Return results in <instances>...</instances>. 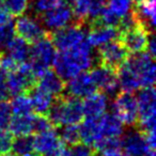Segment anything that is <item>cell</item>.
<instances>
[{"mask_svg":"<svg viewBox=\"0 0 156 156\" xmlns=\"http://www.w3.org/2000/svg\"><path fill=\"white\" fill-rule=\"evenodd\" d=\"M23 156H42V155L40 153H37V152L31 151V152H29V153L25 154V155H23Z\"/></svg>","mask_w":156,"mask_h":156,"instance_id":"obj_42","label":"cell"},{"mask_svg":"<svg viewBox=\"0 0 156 156\" xmlns=\"http://www.w3.org/2000/svg\"><path fill=\"white\" fill-rule=\"evenodd\" d=\"M7 75L1 67H0V102L1 101H8L10 98V92L7 86Z\"/></svg>","mask_w":156,"mask_h":156,"instance_id":"obj_39","label":"cell"},{"mask_svg":"<svg viewBox=\"0 0 156 156\" xmlns=\"http://www.w3.org/2000/svg\"><path fill=\"white\" fill-rule=\"evenodd\" d=\"M64 1H66V0H33L32 9L33 12L40 16L41 14L49 11L52 8L61 5Z\"/></svg>","mask_w":156,"mask_h":156,"instance_id":"obj_32","label":"cell"},{"mask_svg":"<svg viewBox=\"0 0 156 156\" xmlns=\"http://www.w3.org/2000/svg\"><path fill=\"white\" fill-rule=\"evenodd\" d=\"M113 113L128 126L136 125L138 120V105L134 92L121 91L115 95L112 104Z\"/></svg>","mask_w":156,"mask_h":156,"instance_id":"obj_6","label":"cell"},{"mask_svg":"<svg viewBox=\"0 0 156 156\" xmlns=\"http://www.w3.org/2000/svg\"><path fill=\"white\" fill-rule=\"evenodd\" d=\"M138 105V120L136 125L142 133L155 132L156 93L153 87L140 88L136 96Z\"/></svg>","mask_w":156,"mask_h":156,"instance_id":"obj_3","label":"cell"},{"mask_svg":"<svg viewBox=\"0 0 156 156\" xmlns=\"http://www.w3.org/2000/svg\"><path fill=\"white\" fill-rule=\"evenodd\" d=\"M0 156H16V155H15V154H13L11 151H10V152H8V153L2 154V155H0Z\"/></svg>","mask_w":156,"mask_h":156,"instance_id":"obj_44","label":"cell"},{"mask_svg":"<svg viewBox=\"0 0 156 156\" xmlns=\"http://www.w3.org/2000/svg\"><path fill=\"white\" fill-rule=\"evenodd\" d=\"M90 75L96 88L106 94L108 98H113L118 93L117 91L119 89V85H118L117 71L115 69L100 63L91 69Z\"/></svg>","mask_w":156,"mask_h":156,"instance_id":"obj_8","label":"cell"},{"mask_svg":"<svg viewBox=\"0 0 156 156\" xmlns=\"http://www.w3.org/2000/svg\"><path fill=\"white\" fill-rule=\"evenodd\" d=\"M62 156H72V155H71V153H69V147H65V150H64V152H63Z\"/></svg>","mask_w":156,"mask_h":156,"instance_id":"obj_43","label":"cell"},{"mask_svg":"<svg viewBox=\"0 0 156 156\" xmlns=\"http://www.w3.org/2000/svg\"><path fill=\"white\" fill-rule=\"evenodd\" d=\"M12 136L33 134V115H14L8 126Z\"/></svg>","mask_w":156,"mask_h":156,"instance_id":"obj_21","label":"cell"},{"mask_svg":"<svg viewBox=\"0 0 156 156\" xmlns=\"http://www.w3.org/2000/svg\"><path fill=\"white\" fill-rule=\"evenodd\" d=\"M107 5V0H89V17L91 22L98 20L101 12L105 9Z\"/></svg>","mask_w":156,"mask_h":156,"instance_id":"obj_36","label":"cell"},{"mask_svg":"<svg viewBox=\"0 0 156 156\" xmlns=\"http://www.w3.org/2000/svg\"><path fill=\"white\" fill-rule=\"evenodd\" d=\"M56 52V47L50 39L49 32L44 37L32 44L30 47L29 63L33 74L37 77V80L40 76L49 69Z\"/></svg>","mask_w":156,"mask_h":156,"instance_id":"obj_2","label":"cell"},{"mask_svg":"<svg viewBox=\"0 0 156 156\" xmlns=\"http://www.w3.org/2000/svg\"><path fill=\"white\" fill-rule=\"evenodd\" d=\"M69 5L73 12L75 24L83 26L89 17V0H69Z\"/></svg>","mask_w":156,"mask_h":156,"instance_id":"obj_25","label":"cell"},{"mask_svg":"<svg viewBox=\"0 0 156 156\" xmlns=\"http://www.w3.org/2000/svg\"><path fill=\"white\" fill-rule=\"evenodd\" d=\"M33 151V136L24 135V136H14L12 139L11 152L16 156H23L29 152Z\"/></svg>","mask_w":156,"mask_h":156,"instance_id":"obj_27","label":"cell"},{"mask_svg":"<svg viewBox=\"0 0 156 156\" xmlns=\"http://www.w3.org/2000/svg\"><path fill=\"white\" fill-rule=\"evenodd\" d=\"M1 3L11 16H20L28 10L30 0H2Z\"/></svg>","mask_w":156,"mask_h":156,"instance_id":"obj_29","label":"cell"},{"mask_svg":"<svg viewBox=\"0 0 156 156\" xmlns=\"http://www.w3.org/2000/svg\"><path fill=\"white\" fill-rule=\"evenodd\" d=\"M145 51L150 55L151 57L155 58L156 56V39L154 37V33H150L149 37H147V47H145Z\"/></svg>","mask_w":156,"mask_h":156,"instance_id":"obj_40","label":"cell"},{"mask_svg":"<svg viewBox=\"0 0 156 156\" xmlns=\"http://www.w3.org/2000/svg\"><path fill=\"white\" fill-rule=\"evenodd\" d=\"M121 149L128 156H149L153 150L147 144L143 133L139 129L129 130L121 138Z\"/></svg>","mask_w":156,"mask_h":156,"instance_id":"obj_12","label":"cell"},{"mask_svg":"<svg viewBox=\"0 0 156 156\" xmlns=\"http://www.w3.org/2000/svg\"><path fill=\"white\" fill-rule=\"evenodd\" d=\"M111 156H128V155L124 151L122 152L121 150H120V151H118V152H115V153H113Z\"/></svg>","mask_w":156,"mask_h":156,"instance_id":"obj_41","label":"cell"},{"mask_svg":"<svg viewBox=\"0 0 156 156\" xmlns=\"http://www.w3.org/2000/svg\"><path fill=\"white\" fill-rule=\"evenodd\" d=\"M0 67L5 72V73H11L15 71L18 67V63L14 59H12L8 54L1 52L0 54Z\"/></svg>","mask_w":156,"mask_h":156,"instance_id":"obj_38","label":"cell"},{"mask_svg":"<svg viewBox=\"0 0 156 156\" xmlns=\"http://www.w3.org/2000/svg\"><path fill=\"white\" fill-rule=\"evenodd\" d=\"M7 50L8 55L12 59H14L18 64L27 62L29 60V55H30L29 43H27L25 40H23L22 37H17V35H15L13 40L9 43Z\"/></svg>","mask_w":156,"mask_h":156,"instance_id":"obj_23","label":"cell"},{"mask_svg":"<svg viewBox=\"0 0 156 156\" xmlns=\"http://www.w3.org/2000/svg\"><path fill=\"white\" fill-rule=\"evenodd\" d=\"M69 153L72 156H94L95 152H94L93 147L89 144H86L83 142H78L76 144L72 145L69 147Z\"/></svg>","mask_w":156,"mask_h":156,"instance_id":"obj_35","label":"cell"},{"mask_svg":"<svg viewBox=\"0 0 156 156\" xmlns=\"http://www.w3.org/2000/svg\"><path fill=\"white\" fill-rule=\"evenodd\" d=\"M39 17L41 20L42 25H44V27L49 29L50 31L66 27L74 22L73 12L67 1H64L49 11L41 14Z\"/></svg>","mask_w":156,"mask_h":156,"instance_id":"obj_10","label":"cell"},{"mask_svg":"<svg viewBox=\"0 0 156 156\" xmlns=\"http://www.w3.org/2000/svg\"><path fill=\"white\" fill-rule=\"evenodd\" d=\"M51 65L57 75L62 78L64 81L69 80L71 78H73L74 76H76L81 72L69 51L56 52V56L52 60Z\"/></svg>","mask_w":156,"mask_h":156,"instance_id":"obj_15","label":"cell"},{"mask_svg":"<svg viewBox=\"0 0 156 156\" xmlns=\"http://www.w3.org/2000/svg\"><path fill=\"white\" fill-rule=\"evenodd\" d=\"M149 34L150 32L138 24L128 30L120 32L118 39L129 54H137L145 50Z\"/></svg>","mask_w":156,"mask_h":156,"instance_id":"obj_11","label":"cell"},{"mask_svg":"<svg viewBox=\"0 0 156 156\" xmlns=\"http://www.w3.org/2000/svg\"><path fill=\"white\" fill-rule=\"evenodd\" d=\"M12 118V110L8 101L0 102V128L8 129V126Z\"/></svg>","mask_w":156,"mask_h":156,"instance_id":"obj_34","label":"cell"},{"mask_svg":"<svg viewBox=\"0 0 156 156\" xmlns=\"http://www.w3.org/2000/svg\"><path fill=\"white\" fill-rule=\"evenodd\" d=\"M55 126L49 121L47 115H33V133L39 134V133L47 132V130L54 129Z\"/></svg>","mask_w":156,"mask_h":156,"instance_id":"obj_33","label":"cell"},{"mask_svg":"<svg viewBox=\"0 0 156 156\" xmlns=\"http://www.w3.org/2000/svg\"><path fill=\"white\" fill-rule=\"evenodd\" d=\"M28 95L30 98L31 104H32V109L37 115H47L52 103H54L55 98H52L49 93L44 91L37 85L32 87L28 92Z\"/></svg>","mask_w":156,"mask_h":156,"instance_id":"obj_19","label":"cell"},{"mask_svg":"<svg viewBox=\"0 0 156 156\" xmlns=\"http://www.w3.org/2000/svg\"><path fill=\"white\" fill-rule=\"evenodd\" d=\"M10 106H11L12 113L14 115H30L33 111L32 104L28 93H20L14 95L10 103Z\"/></svg>","mask_w":156,"mask_h":156,"instance_id":"obj_26","label":"cell"},{"mask_svg":"<svg viewBox=\"0 0 156 156\" xmlns=\"http://www.w3.org/2000/svg\"><path fill=\"white\" fill-rule=\"evenodd\" d=\"M156 2L155 0H140L137 2L134 14L138 23L147 31L152 33L156 25Z\"/></svg>","mask_w":156,"mask_h":156,"instance_id":"obj_16","label":"cell"},{"mask_svg":"<svg viewBox=\"0 0 156 156\" xmlns=\"http://www.w3.org/2000/svg\"><path fill=\"white\" fill-rule=\"evenodd\" d=\"M15 30H14L13 22H8L5 24L0 25V54L5 52L10 42L15 37Z\"/></svg>","mask_w":156,"mask_h":156,"instance_id":"obj_31","label":"cell"},{"mask_svg":"<svg viewBox=\"0 0 156 156\" xmlns=\"http://www.w3.org/2000/svg\"><path fill=\"white\" fill-rule=\"evenodd\" d=\"M37 86L49 93L52 98H59L62 96L65 91V81L62 78L59 77L57 73L51 69H48L47 72L40 76L37 80Z\"/></svg>","mask_w":156,"mask_h":156,"instance_id":"obj_18","label":"cell"},{"mask_svg":"<svg viewBox=\"0 0 156 156\" xmlns=\"http://www.w3.org/2000/svg\"><path fill=\"white\" fill-rule=\"evenodd\" d=\"M14 30L17 37L29 44H33L48 33L41 20L31 15H20L14 24Z\"/></svg>","mask_w":156,"mask_h":156,"instance_id":"obj_7","label":"cell"},{"mask_svg":"<svg viewBox=\"0 0 156 156\" xmlns=\"http://www.w3.org/2000/svg\"><path fill=\"white\" fill-rule=\"evenodd\" d=\"M79 124L80 125L78 127H79V134H80V141L92 147V144L98 138H101L98 119L86 118Z\"/></svg>","mask_w":156,"mask_h":156,"instance_id":"obj_22","label":"cell"},{"mask_svg":"<svg viewBox=\"0 0 156 156\" xmlns=\"http://www.w3.org/2000/svg\"><path fill=\"white\" fill-rule=\"evenodd\" d=\"M98 56L100 63L112 67L117 71L126 61V59L129 56V52L126 50V48L119 40L115 39L100 46L98 50Z\"/></svg>","mask_w":156,"mask_h":156,"instance_id":"obj_9","label":"cell"},{"mask_svg":"<svg viewBox=\"0 0 156 156\" xmlns=\"http://www.w3.org/2000/svg\"><path fill=\"white\" fill-rule=\"evenodd\" d=\"M65 90L69 92V95L78 98H85L96 92L98 88L90 73L85 71L80 72L73 78H71L69 80H67Z\"/></svg>","mask_w":156,"mask_h":156,"instance_id":"obj_13","label":"cell"},{"mask_svg":"<svg viewBox=\"0 0 156 156\" xmlns=\"http://www.w3.org/2000/svg\"><path fill=\"white\" fill-rule=\"evenodd\" d=\"M61 141L65 145H72L80 142V134H79V127L78 124H67V125H62L60 132L58 133Z\"/></svg>","mask_w":156,"mask_h":156,"instance_id":"obj_28","label":"cell"},{"mask_svg":"<svg viewBox=\"0 0 156 156\" xmlns=\"http://www.w3.org/2000/svg\"><path fill=\"white\" fill-rule=\"evenodd\" d=\"M49 35L55 47L59 51L74 49L87 39V34L83 31V26L75 23L49 32Z\"/></svg>","mask_w":156,"mask_h":156,"instance_id":"obj_5","label":"cell"},{"mask_svg":"<svg viewBox=\"0 0 156 156\" xmlns=\"http://www.w3.org/2000/svg\"><path fill=\"white\" fill-rule=\"evenodd\" d=\"M119 37V30L115 27L105 26L98 22H91L87 39L92 47H100Z\"/></svg>","mask_w":156,"mask_h":156,"instance_id":"obj_14","label":"cell"},{"mask_svg":"<svg viewBox=\"0 0 156 156\" xmlns=\"http://www.w3.org/2000/svg\"><path fill=\"white\" fill-rule=\"evenodd\" d=\"M101 137H120L124 133V124L113 112H105L98 119Z\"/></svg>","mask_w":156,"mask_h":156,"instance_id":"obj_20","label":"cell"},{"mask_svg":"<svg viewBox=\"0 0 156 156\" xmlns=\"http://www.w3.org/2000/svg\"><path fill=\"white\" fill-rule=\"evenodd\" d=\"M47 118L55 127L79 124L85 119L81 98L71 95L56 98L47 113Z\"/></svg>","mask_w":156,"mask_h":156,"instance_id":"obj_1","label":"cell"},{"mask_svg":"<svg viewBox=\"0 0 156 156\" xmlns=\"http://www.w3.org/2000/svg\"><path fill=\"white\" fill-rule=\"evenodd\" d=\"M94 152L102 156H111L121 150L120 137H101L92 144Z\"/></svg>","mask_w":156,"mask_h":156,"instance_id":"obj_24","label":"cell"},{"mask_svg":"<svg viewBox=\"0 0 156 156\" xmlns=\"http://www.w3.org/2000/svg\"><path fill=\"white\" fill-rule=\"evenodd\" d=\"M106 7L118 17L122 18L132 12L133 0H107Z\"/></svg>","mask_w":156,"mask_h":156,"instance_id":"obj_30","label":"cell"},{"mask_svg":"<svg viewBox=\"0 0 156 156\" xmlns=\"http://www.w3.org/2000/svg\"><path fill=\"white\" fill-rule=\"evenodd\" d=\"M124 63L136 76L140 88L153 87L156 77L153 57L150 56L147 51L129 54Z\"/></svg>","mask_w":156,"mask_h":156,"instance_id":"obj_4","label":"cell"},{"mask_svg":"<svg viewBox=\"0 0 156 156\" xmlns=\"http://www.w3.org/2000/svg\"><path fill=\"white\" fill-rule=\"evenodd\" d=\"M85 118L100 119L108 108V96L103 92H94L83 102Z\"/></svg>","mask_w":156,"mask_h":156,"instance_id":"obj_17","label":"cell"},{"mask_svg":"<svg viewBox=\"0 0 156 156\" xmlns=\"http://www.w3.org/2000/svg\"><path fill=\"white\" fill-rule=\"evenodd\" d=\"M13 136L8 129L0 128V155L11 151Z\"/></svg>","mask_w":156,"mask_h":156,"instance_id":"obj_37","label":"cell"}]
</instances>
